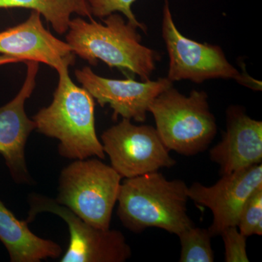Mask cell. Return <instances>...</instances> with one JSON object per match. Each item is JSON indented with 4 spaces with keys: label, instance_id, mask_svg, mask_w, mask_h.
<instances>
[{
    "label": "cell",
    "instance_id": "cell-1",
    "mask_svg": "<svg viewBox=\"0 0 262 262\" xmlns=\"http://www.w3.org/2000/svg\"><path fill=\"white\" fill-rule=\"evenodd\" d=\"M102 21L98 23L94 18L90 22L81 18L71 20L66 40L76 56L91 66L101 61L125 75L150 80L160 61V53L141 44L139 28L119 13H112Z\"/></svg>",
    "mask_w": 262,
    "mask_h": 262
},
{
    "label": "cell",
    "instance_id": "cell-2",
    "mask_svg": "<svg viewBox=\"0 0 262 262\" xmlns=\"http://www.w3.org/2000/svg\"><path fill=\"white\" fill-rule=\"evenodd\" d=\"M58 73V83L53 101L32 117L36 130L59 141L58 153L70 160L96 156L104 159L102 144L95 125L94 98L84 88L76 85L69 69Z\"/></svg>",
    "mask_w": 262,
    "mask_h": 262
},
{
    "label": "cell",
    "instance_id": "cell-3",
    "mask_svg": "<svg viewBox=\"0 0 262 262\" xmlns=\"http://www.w3.org/2000/svg\"><path fill=\"white\" fill-rule=\"evenodd\" d=\"M187 189L184 181H169L158 171L125 179L117 199V215L136 233L157 227L179 235L194 226L187 214Z\"/></svg>",
    "mask_w": 262,
    "mask_h": 262
},
{
    "label": "cell",
    "instance_id": "cell-4",
    "mask_svg": "<svg viewBox=\"0 0 262 262\" xmlns=\"http://www.w3.org/2000/svg\"><path fill=\"white\" fill-rule=\"evenodd\" d=\"M149 113L169 151L193 156L208 149L216 135V122L205 91L193 90L185 96L172 86L155 98Z\"/></svg>",
    "mask_w": 262,
    "mask_h": 262
},
{
    "label": "cell",
    "instance_id": "cell-5",
    "mask_svg": "<svg viewBox=\"0 0 262 262\" xmlns=\"http://www.w3.org/2000/svg\"><path fill=\"white\" fill-rule=\"evenodd\" d=\"M121 176L98 159L75 160L61 170L55 201L90 225L110 229Z\"/></svg>",
    "mask_w": 262,
    "mask_h": 262
},
{
    "label": "cell",
    "instance_id": "cell-6",
    "mask_svg": "<svg viewBox=\"0 0 262 262\" xmlns=\"http://www.w3.org/2000/svg\"><path fill=\"white\" fill-rule=\"evenodd\" d=\"M162 37L169 56L167 77L172 82L189 80L201 84L212 79H225L261 91V82L241 74L229 63L220 46L198 42L183 35L174 23L168 0L164 3Z\"/></svg>",
    "mask_w": 262,
    "mask_h": 262
},
{
    "label": "cell",
    "instance_id": "cell-7",
    "mask_svg": "<svg viewBox=\"0 0 262 262\" xmlns=\"http://www.w3.org/2000/svg\"><path fill=\"white\" fill-rule=\"evenodd\" d=\"M29 224L39 213H51L64 221L70 234L68 248L61 262H124L132 252L125 236L116 229L98 228L84 222L67 207L42 194H29Z\"/></svg>",
    "mask_w": 262,
    "mask_h": 262
},
{
    "label": "cell",
    "instance_id": "cell-8",
    "mask_svg": "<svg viewBox=\"0 0 262 262\" xmlns=\"http://www.w3.org/2000/svg\"><path fill=\"white\" fill-rule=\"evenodd\" d=\"M103 151L112 167L129 179L171 168L177 162L169 155L156 129L150 125H136L122 118L101 135Z\"/></svg>",
    "mask_w": 262,
    "mask_h": 262
},
{
    "label": "cell",
    "instance_id": "cell-9",
    "mask_svg": "<svg viewBox=\"0 0 262 262\" xmlns=\"http://www.w3.org/2000/svg\"><path fill=\"white\" fill-rule=\"evenodd\" d=\"M75 75L82 88L100 106L103 107L108 104L110 106L113 110V119L115 121L120 116L138 122L145 121L150 104L155 98L173 86V82L168 77L141 82L131 78H105L95 74L90 67L76 70Z\"/></svg>",
    "mask_w": 262,
    "mask_h": 262
},
{
    "label": "cell",
    "instance_id": "cell-10",
    "mask_svg": "<svg viewBox=\"0 0 262 262\" xmlns=\"http://www.w3.org/2000/svg\"><path fill=\"white\" fill-rule=\"evenodd\" d=\"M262 187V165L256 164L233 173L222 175L214 185L195 182L188 187L189 199L209 208L213 222L208 228L212 237L227 227H237L241 212L249 196Z\"/></svg>",
    "mask_w": 262,
    "mask_h": 262
},
{
    "label": "cell",
    "instance_id": "cell-11",
    "mask_svg": "<svg viewBox=\"0 0 262 262\" xmlns=\"http://www.w3.org/2000/svg\"><path fill=\"white\" fill-rule=\"evenodd\" d=\"M27 75L21 89L14 98L0 107V155L16 184L31 185L33 179L27 167L25 149L29 135L36 130L34 120L25 111L27 100L36 86L39 62L28 61Z\"/></svg>",
    "mask_w": 262,
    "mask_h": 262
},
{
    "label": "cell",
    "instance_id": "cell-12",
    "mask_svg": "<svg viewBox=\"0 0 262 262\" xmlns=\"http://www.w3.org/2000/svg\"><path fill=\"white\" fill-rule=\"evenodd\" d=\"M40 13L32 10L29 18L15 27L0 32V54L18 58L24 63H43L59 72L75 63L70 45L45 28Z\"/></svg>",
    "mask_w": 262,
    "mask_h": 262
},
{
    "label": "cell",
    "instance_id": "cell-13",
    "mask_svg": "<svg viewBox=\"0 0 262 262\" xmlns=\"http://www.w3.org/2000/svg\"><path fill=\"white\" fill-rule=\"evenodd\" d=\"M210 158L220 165L221 175L261 163L262 122L248 116L241 106H229L227 130L210 151Z\"/></svg>",
    "mask_w": 262,
    "mask_h": 262
},
{
    "label": "cell",
    "instance_id": "cell-14",
    "mask_svg": "<svg viewBox=\"0 0 262 262\" xmlns=\"http://www.w3.org/2000/svg\"><path fill=\"white\" fill-rule=\"evenodd\" d=\"M26 220H19L0 200V241L9 253L11 262H39L58 258L61 246L51 239L33 233Z\"/></svg>",
    "mask_w": 262,
    "mask_h": 262
},
{
    "label": "cell",
    "instance_id": "cell-15",
    "mask_svg": "<svg viewBox=\"0 0 262 262\" xmlns=\"http://www.w3.org/2000/svg\"><path fill=\"white\" fill-rule=\"evenodd\" d=\"M10 8L35 10L59 34L68 32L72 13L93 18L87 0H0V9Z\"/></svg>",
    "mask_w": 262,
    "mask_h": 262
},
{
    "label": "cell",
    "instance_id": "cell-16",
    "mask_svg": "<svg viewBox=\"0 0 262 262\" xmlns=\"http://www.w3.org/2000/svg\"><path fill=\"white\" fill-rule=\"evenodd\" d=\"M182 246L180 262H213L214 252L211 246V234L208 229L195 227L179 234Z\"/></svg>",
    "mask_w": 262,
    "mask_h": 262
},
{
    "label": "cell",
    "instance_id": "cell-17",
    "mask_svg": "<svg viewBox=\"0 0 262 262\" xmlns=\"http://www.w3.org/2000/svg\"><path fill=\"white\" fill-rule=\"evenodd\" d=\"M237 227L246 237L262 235V187L253 192L245 203Z\"/></svg>",
    "mask_w": 262,
    "mask_h": 262
},
{
    "label": "cell",
    "instance_id": "cell-18",
    "mask_svg": "<svg viewBox=\"0 0 262 262\" xmlns=\"http://www.w3.org/2000/svg\"><path fill=\"white\" fill-rule=\"evenodd\" d=\"M91 14L99 18H103L114 13H120L125 15L129 23L146 33L147 27L136 19L133 13L132 5L137 0H87Z\"/></svg>",
    "mask_w": 262,
    "mask_h": 262
},
{
    "label": "cell",
    "instance_id": "cell-19",
    "mask_svg": "<svg viewBox=\"0 0 262 262\" xmlns=\"http://www.w3.org/2000/svg\"><path fill=\"white\" fill-rule=\"evenodd\" d=\"M225 244L226 262H248L246 251L247 237L241 234L237 227L226 228L220 234Z\"/></svg>",
    "mask_w": 262,
    "mask_h": 262
},
{
    "label": "cell",
    "instance_id": "cell-20",
    "mask_svg": "<svg viewBox=\"0 0 262 262\" xmlns=\"http://www.w3.org/2000/svg\"><path fill=\"white\" fill-rule=\"evenodd\" d=\"M22 62L20 60L13 57L6 56V55L0 54V67L10 63H18Z\"/></svg>",
    "mask_w": 262,
    "mask_h": 262
}]
</instances>
